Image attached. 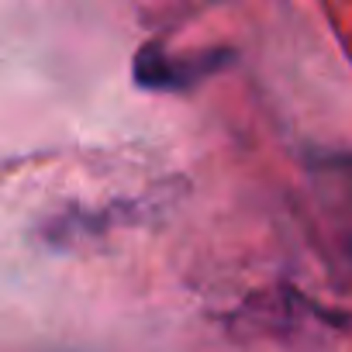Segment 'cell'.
<instances>
[{"label": "cell", "instance_id": "obj_1", "mask_svg": "<svg viewBox=\"0 0 352 352\" xmlns=\"http://www.w3.org/2000/svg\"><path fill=\"white\" fill-rule=\"evenodd\" d=\"M235 59L232 49H204V52H169L159 42H148L135 52V83L142 90H166L180 94L197 87L201 80L214 76Z\"/></svg>", "mask_w": 352, "mask_h": 352}]
</instances>
